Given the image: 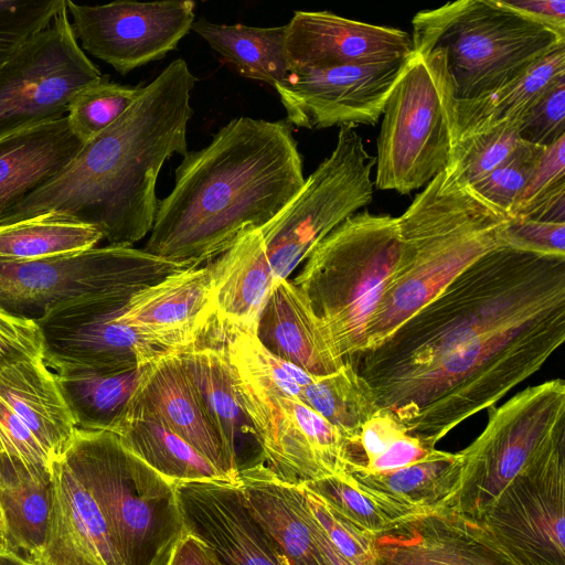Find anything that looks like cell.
I'll return each instance as SVG.
<instances>
[{"mask_svg": "<svg viewBox=\"0 0 565 565\" xmlns=\"http://www.w3.org/2000/svg\"><path fill=\"white\" fill-rule=\"evenodd\" d=\"M565 341V255L498 247L351 364L430 446L494 406Z\"/></svg>", "mask_w": 565, "mask_h": 565, "instance_id": "1", "label": "cell"}, {"mask_svg": "<svg viewBox=\"0 0 565 565\" xmlns=\"http://www.w3.org/2000/svg\"><path fill=\"white\" fill-rule=\"evenodd\" d=\"M198 78L177 58L110 127L83 145L47 183L0 218V226L39 216L72 218L97 227L108 245L132 246L152 228L156 185L163 163L185 156Z\"/></svg>", "mask_w": 565, "mask_h": 565, "instance_id": "2", "label": "cell"}, {"mask_svg": "<svg viewBox=\"0 0 565 565\" xmlns=\"http://www.w3.org/2000/svg\"><path fill=\"white\" fill-rule=\"evenodd\" d=\"M174 177L143 249L196 267L270 222L306 181L291 125L243 116L188 151Z\"/></svg>", "mask_w": 565, "mask_h": 565, "instance_id": "3", "label": "cell"}, {"mask_svg": "<svg viewBox=\"0 0 565 565\" xmlns=\"http://www.w3.org/2000/svg\"><path fill=\"white\" fill-rule=\"evenodd\" d=\"M508 221L448 167L439 172L397 217L402 260L364 350L383 342L480 257L504 246Z\"/></svg>", "mask_w": 565, "mask_h": 565, "instance_id": "4", "label": "cell"}, {"mask_svg": "<svg viewBox=\"0 0 565 565\" xmlns=\"http://www.w3.org/2000/svg\"><path fill=\"white\" fill-rule=\"evenodd\" d=\"M401 260L397 217L363 211L329 233L292 280L345 363L364 351L370 323Z\"/></svg>", "mask_w": 565, "mask_h": 565, "instance_id": "5", "label": "cell"}, {"mask_svg": "<svg viewBox=\"0 0 565 565\" xmlns=\"http://www.w3.org/2000/svg\"><path fill=\"white\" fill-rule=\"evenodd\" d=\"M61 458L100 507L124 565H166L185 532L175 483L111 431L77 428Z\"/></svg>", "mask_w": 565, "mask_h": 565, "instance_id": "6", "label": "cell"}, {"mask_svg": "<svg viewBox=\"0 0 565 565\" xmlns=\"http://www.w3.org/2000/svg\"><path fill=\"white\" fill-rule=\"evenodd\" d=\"M413 49L443 47L457 99L490 94L565 43L499 0H459L413 18Z\"/></svg>", "mask_w": 565, "mask_h": 565, "instance_id": "7", "label": "cell"}, {"mask_svg": "<svg viewBox=\"0 0 565 565\" xmlns=\"http://www.w3.org/2000/svg\"><path fill=\"white\" fill-rule=\"evenodd\" d=\"M455 104L445 50L413 49L384 107L377 189L407 194L448 167L456 143Z\"/></svg>", "mask_w": 565, "mask_h": 565, "instance_id": "8", "label": "cell"}, {"mask_svg": "<svg viewBox=\"0 0 565 565\" xmlns=\"http://www.w3.org/2000/svg\"><path fill=\"white\" fill-rule=\"evenodd\" d=\"M565 436V382L529 386L488 408L481 434L459 451L461 470L449 508L479 522L501 491L542 450Z\"/></svg>", "mask_w": 565, "mask_h": 565, "instance_id": "9", "label": "cell"}, {"mask_svg": "<svg viewBox=\"0 0 565 565\" xmlns=\"http://www.w3.org/2000/svg\"><path fill=\"white\" fill-rule=\"evenodd\" d=\"M375 163L354 127H340L331 154L306 179L294 200L259 228L274 285L288 279L329 233L371 203Z\"/></svg>", "mask_w": 565, "mask_h": 565, "instance_id": "10", "label": "cell"}, {"mask_svg": "<svg viewBox=\"0 0 565 565\" xmlns=\"http://www.w3.org/2000/svg\"><path fill=\"white\" fill-rule=\"evenodd\" d=\"M189 267L196 266L114 245L29 262H0V307L35 320L49 308L78 297L134 296Z\"/></svg>", "mask_w": 565, "mask_h": 565, "instance_id": "11", "label": "cell"}, {"mask_svg": "<svg viewBox=\"0 0 565 565\" xmlns=\"http://www.w3.org/2000/svg\"><path fill=\"white\" fill-rule=\"evenodd\" d=\"M102 77L65 7L0 66V137L64 117L74 95Z\"/></svg>", "mask_w": 565, "mask_h": 565, "instance_id": "12", "label": "cell"}, {"mask_svg": "<svg viewBox=\"0 0 565 565\" xmlns=\"http://www.w3.org/2000/svg\"><path fill=\"white\" fill-rule=\"evenodd\" d=\"M479 523L518 565H565V436L511 480Z\"/></svg>", "mask_w": 565, "mask_h": 565, "instance_id": "13", "label": "cell"}, {"mask_svg": "<svg viewBox=\"0 0 565 565\" xmlns=\"http://www.w3.org/2000/svg\"><path fill=\"white\" fill-rule=\"evenodd\" d=\"M231 372L267 462L263 465L274 476L290 484L344 476L350 441L335 426L301 401L259 387L232 369Z\"/></svg>", "mask_w": 565, "mask_h": 565, "instance_id": "14", "label": "cell"}, {"mask_svg": "<svg viewBox=\"0 0 565 565\" xmlns=\"http://www.w3.org/2000/svg\"><path fill=\"white\" fill-rule=\"evenodd\" d=\"M72 30L87 54L125 75L177 49L194 22L191 0L115 1L89 6L66 0Z\"/></svg>", "mask_w": 565, "mask_h": 565, "instance_id": "15", "label": "cell"}, {"mask_svg": "<svg viewBox=\"0 0 565 565\" xmlns=\"http://www.w3.org/2000/svg\"><path fill=\"white\" fill-rule=\"evenodd\" d=\"M131 297L90 295L45 310L34 320L41 331L45 364L52 370L58 366L128 370L163 351L118 320Z\"/></svg>", "mask_w": 565, "mask_h": 565, "instance_id": "16", "label": "cell"}, {"mask_svg": "<svg viewBox=\"0 0 565 565\" xmlns=\"http://www.w3.org/2000/svg\"><path fill=\"white\" fill-rule=\"evenodd\" d=\"M406 60L296 70L274 88L290 125L308 129L375 125Z\"/></svg>", "mask_w": 565, "mask_h": 565, "instance_id": "17", "label": "cell"}, {"mask_svg": "<svg viewBox=\"0 0 565 565\" xmlns=\"http://www.w3.org/2000/svg\"><path fill=\"white\" fill-rule=\"evenodd\" d=\"M184 531L201 540L222 565H290L252 513L239 484L175 483Z\"/></svg>", "mask_w": 565, "mask_h": 565, "instance_id": "18", "label": "cell"}, {"mask_svg": "<svg viewBox=\"0 0 565 565\" xmlns=\"http://www.w3.org/2000/svg\"><path fill=\"white\" fill-rule=\"evenodd\" d=\"M125 418L162 424L231 482L239 483V475L231 467L202 396L178 351H160L142 365Z\"/></svg>", "mask_w": 565, "mask_h": 565, "instance_id": "19", "label": "cell"}, {"mask_svg": "<svg viewBox=\"0 0 565 565\" xmlns=\"http://www.w3.org/2000/svg\"><path fill=\"white\" fill-rule=\"evenodd\" d=\"M375 547L379 565H518L479 522L449 507L396 520Z\"/></svg>", "mask_w": 565, "mask_h": 565, "instance_id": "20", "label": "cell"}, {"mask_svg": "<svg viewBox=\"0 0 565 565\" xmlns=\"http://www.w3.org/2000/svg\"><path fill=\"white\" fill-rule=\"evenodd\" d=\"M211 263L173 273L135 294L118 320L163 351H181L214 321Z\"/></svg>", "mask_w": 565, "mask_h": 565, "instance_id": "21", "label": "cell"}, {"mask_svg": "<svg viewBox=\"0 0 565 565\" xmlns=\"http://www.w3.org/2000/svg\"><path fill=\"white\" fill-rule=\"evenodd\" d=\"M286 25L290 72L386 63L407 58L413 52L412 36L401 29L329 11H295Z\"/></svg>", "mask_w": 565, "mask_h": 565, "instance_id": "22", "label": "cell"}, {"mask_svg": "<svg viewBox=\"0 0 565 565\" xmlns=\"http://www.w3.org/2000/svg\"><path fill=\"white\" fill-rule=\"evenodd\" d=\"M52 511L39 565H124L97 501L62 459L52 462Z\"/></svg>", "mask_w": 565, "mask_h": 565, "instance_id": "23", "label": "cell"}, {"mask_svg": "<svg viewBox=\"0 0 565 565\" xmlns=\"http://www.w3.org/2000/svg\"><path fill=\"white\" fill-rule=\"evenodd\" d=\"M256 338L274 355L320 377L344 365L328 329L292 280L274 285Z\"/></svg>", "mask_w": 565, "mask_h": 565, "instance_id": "24", "label": "cell"}, {"mask_svg": "<svg viewBox=\"0 0 565 565\" xmlns=\"http://www.w3.org/2000/svg\"><path fill=\"white\" fill-rule=\"evenodd\" d=\"M211 266L215 312L212 329L217 334L256 335L259 315L274 287L260 230L244 233Z\"/></svg>", "mask_w": 565, "mask_h": 565, "instance_id": "25", "label": "cell"}, {"mask_svg": "<svg viewBox=\"0 0 565 565\" xmlns=\"http://www.w3.org/2000/svg\"><path fill=\"white\" fill-rule=\"evenodd\" d=\"M82 146L66 116L0 137V218L63 170Z\"/></svg>", "mask_w": 565, "mask_h": 565, "instance_id": "26", "label": "cell"}, {"mask_svg": "<svg viewBox=\"0 0 565 565\" xmlns=\"http://www.w3.org/2000/svg\"><path fill=\"white\" fill-rule=\"evenodd\" d=\"M238 484L252 513L290 565H327L301 484L279 480L263 462L241 469Z\"/></svg>", "mask_w": 565, "mask_h": 565, "instance_id": "27", "label": "cell"}, {"mask_svg": "<svg viewBox=\"0 0 565 565\" xmlns=\"http://www.w3.org/2000/svg\"><path fill=\"white\" fill-rule=\"evenodd\" d=\"M43 358L22 360L0 370V397L53 462L65 452L77 428L55 374Z\"/></svg>", "mask_w": 565, "mask_h": 565, "instance_id": "28", "label": "cell"}, {"mask_svg": "<svg viewBox=\"0 0 565 565\" xmlns=\"http://www.w3.org/2000/svg\"><path fill=\"white\" fill-rule=\"evenodd\" d=\"M460 470L459 452L439 450L427 460L391 472L344 476L395 521L447 507L457 490Z\"/></svg>", "mask_w": 565, "mask_h": 565, "instance_id": "29", "label": "cell"}, {"mask_svg": "<svg viewBox=\"0 0 565 565\" xmlns=\"http://www.w3.org/2000/svg\"><path fill=\"white\" fill-rule=\"evenodd\" d=\"M178 352L202 396L231 467L239 475L238 436L255 438V434L239 403L222 340L210 331L202 341Z\"/></svg>", "mask_w": 565, "mask_h": 565, "instance_id": "30", "label": "cell"}, {"mask_svg": "<svg viewBox=\"0 0 565 565\" xmlns=\"http://www.w3.org/2000/svg\"><path fill=\"white\" fill-rule=\"evenodd\" d=\"M565 76V43L503 87L455 104V141L504 122L519 124L547 87Z\"/></svg>", "mask_w": 565, "mask_h": 565, "instance_id": "31", "label": "cell"}, {"mask_svg": "<svg viewBox=\"0 0 565 565\" xmlns=\"http://www.w3.org/2000/svg\"><path fill=\"white\" fill-rule=\"evenodd\" d=\"M142 365L116 371L83 366L53 369L76 428L114 433L137 387Z\"/></svg>", "mask_w": 565, "mask_h": 565, "instance_id": "32", "label": "cell"}, {"mask_svg": "<svg viewBox=\"0 0 565 565\" xmlns=\"http://www.w3.org/2000/svg\"><path fill=\"white\" fill-rule=\"evenodd\" d=\"M191 29L244 77L275 87L290 72L287 25L218 24L201 18Z\"/></svg>", "mask_w": 565, "mask_h": 565, "instance_id": "33", "label": "cell"}, {"mask_svg": "<svg viewBox=\"0 0 565 565\" xmlns=\"http://www.w3.org/2000/svg\"><path fill=\"white\" fill-rule=\"evenodd\" d=\"M7 550L29 565H39L46 544L52 511L50 476H32L13 467L12 478L0 487Z\"/></svg>", "mask_w": 565, "mask_h": 565, "instance_id": "34", "label": "cell"}, {"mask_svg": "<svg viewBox=\"0 0 565 565\" xmlns=\"http://www.w3.org/2000/svg\"><path fill=\"white\" fill-rule=\"evenodd\" d=\"M114 434L128 451L172 483L230 481L185 440L156 420L125 418Z\"/></svg>", "mask_w": 565, "mask_h": 565, "instance_id": "35", "label": "cell"}, {"mask_svg": "<svg viewBox=\"0 0 565 565\" xmlns=\"http://www.w3.org/2000/svg\"><path fill=\"white\" fill-rule=\"evenodd\" d=\"M299 401L335 426L351 445L358 446L363 425L380 411L370 386L351 363L315 377L302 387Z\"/></svg>", "mask_w": 565, "mask_h": 565, "instance_id": "36", "label": "cell"}, {"mask_svg": "<svg viewBox=\"0 0 565 565\" xmlns=\"http://www.w3.org/2000/svg\"><path fill=\"white\" fill-rule=\"evenodd\" d=\"M102 232L83 222L39 216L0 226V262H29L96 247Z\"/></svg>", "mask_w": 565, "mask_h": 565, "instance_id": "37", "label": "cell"}, {"mask_svg": "<svg viewBox=\"0 0 565 565\" xmlns=\"http://www.w3.org/2000/svg\"><path fill=\"white\" fill-rule=\"evenodd\" d=\"M141 90V86L121 85L103 75L71 99L65 116L72 134L87 143L118 120Z\"/></svg>", "mask_w": 565, "mask_h": 565, "instance_id": "38", "label": "cell"}, {"mask_svg": "<svg viewBox=\"0 0 565 565\" xmlns=\"http://www.w3.org/2000/svg\"><path fill=\"white\" fill-rule=\"evenodd\" d=\"M518 125L504 122L458 140L448 168L465 184L471 185L501 164L519 146Z\"/></svg>", "mask_w": 565, "mask_h": 565, "instance_id": "39", "label": "cell"}, {"mask_svg": "<svg viewBox=\"0 0 565 565\" xmlns=\"http://www.w3.org/2000/svg\"><path fill=\"white\" fill-rule=\"evenodd\" d=\"M544 149L521 140L501 164L470 186L492 206L510 216Z\"/></svg>", "mask_w": 565, "mask_h": 565, "instance_id": "40", "label": "cell"}, {"mask_svg": "<svg viewBox=\"0 0 565 565\" xmlns=\"http://www.w3.org/2000/svg\"><path fill=\"white\" fill-rule=\"evenodd\" d=\"M302 486L348 521L374 536L384 533L396 522L347 476H330Z\"/></svg>", "mask_w": 565, "mask_h": 565, "instance_id": "41", "label": "cell"}, {"mask_svg": "<svg viewBox=\"0 0 565 565\" xmlns=\"http://www.w3.org/2000/svg\"><path fill=\"white\" fill-rule=\"evenodd\" d=\"M66 7V0H0V66Z\"/></svg>", "mask_w": 565, "mask_h": 565, "instance_id": "42", "label": "cell"}, {"mask_svg": "<svg viewBox=\"0 0 565 565\" xmlns=\"http://www.w3.org/2000/svg\"><path fill=\"white\" fill-rule=\"evenodd\" d=\"M302 488L309 511L337 551L352 565H379L375 536L348 521L303 486Z\"/></svg>", "mask_w": 565, "mask_h": 565, "instance_id": "43", "label": "cell"}, {"mask_svg": "<svg viewBox=\"0 0 565 565\" xmlns=\"http://www.w3.org/2000/svg\"><path fill=\"white\" fill-rule=\"evenodd\" d=\"M565 198V136L545 147L509 217H530L536 210Z\"/></svg>", "mask_w": 565, "mask_h": 565, "instance_id": "44", "label": "cell"}, {"mask_svg": "<svg viewBox=\"0 0 565 565\" xmlns=\"http://www.w3.org/2000/svg\"><path fill=\"white\" fill-rule=\"evenodd\" d=\"M522 141L548 147L565 136V76L553 82L518 125Z\"/></svg>", "mask_w": 565, "mask_h": 565, "instance_id": "45", "label": "cell"}, {"mask_svg": "<svg viewBox=\"0 0 565 565\" xmlns=\"http://www.w3.org/2000/svg\"><path fill=\"white\" fill-rule=\"evenodd\" d=\"M0 444L13 467L32 476H50L52 461L38 439L0 397Z\"/></svg>", "mask_w": 565, "mask_h": 565, "instance_id": "46", "label": "cell"}, {"mask_svg": "<svg viewBox=\"0 0 565 565\" xmlns=\"http://www.w3.org/2000/svg\"><path fill=\"white\" fill-rule=\"evenodd\" d=\"M39 356L44 353L38 323L0 307V370Z\"/></svg>", "mask_w": 565, "mask_h": 565, "instance_id": "47", "label": "cell"}, {"mask_svg": "<svg viewBox=\"0 0 565 565\" xmlns=\"http://www.w3.org/2000/svg\"><path fill=\"white\" fill-rule=\"evenodd\" d=\"M505 245L543 254L565 255V223L509 217Z\"/></svg>", "mask_w": 565, "mask_h": 565, "instance_id": "48", "label": "cell"}, {"mask_svg": "<svg viewBox=\"0 0 565 565\" xmlns=\"http://www.w3.org/2000/svg\"><path fill=\"white\" fill-rule=\"evenodd\" d=\"M438 451L439 449L420 438L404 434L380 455L366 460L361 467L347 471L345 475L350 472L386 473L427 460Z\"/></svg>", "mask_w": 565, "mask_h": 565, "instance_id": "49", "label": "cell"}, {"mask_svg": "<svg viewBox=\"0 0 565 565\" xmlns=\"http://www.w3.org/2000/svg\"><path fill=\"white\" fill-rule=\"evenodd\" d=\"M404 434L408 433L403 423L390 412L379 411L362 427L360 435L361 461L354 468L361 467L366 460L380 455Z\"/></svg>", "mask_w": 565, "mask_h": 565, "instance_id": "50", "label": "cell"}, {"mask_svg": "<svg viewBox=\"0 0 565 565\" xmlns=\"http://www.w3.org/2000/svg\"><path fill=\"white\" fill-rule=\"evenodd\" d=\"M502 6L540 24L554 33L565 36L564 0H499Z\"/></svg>", "mask_w": 565, "mask_h": 565, "instance_id": "51", "label": "cell"}, {"mask_svg": "<svg viewBox=\"0 0 565 565\" xmlns=\"http://www.w3.org/2000/svg\"><path fill=\"white\" fill-rule=\"evenodd\" d=\"M166 565H222L201 540L184 532Z\"/></svg>", "mask_w": 565, "mask_h": 565, "instance_id": "52", "label": "cell"}, {"mask_svg": "<svg viewBox=\"0 0 565 565\" xmlns=\"http://www.w3.org/2000/svg\"><path fill=\"white\" fill-rule=\"evenodd\" d=\"M306 500V499H305ZM307 504V503H306ZM309 510V509H308ZM309 521L315 539L323 554L327 565H352L331 544L326 533L309 511Z\"/></svg>", "mask_w": 565, "mask_h": 565, "instance_id": "53", "label": "cell"}, {"mask_svg": "<svg viewBox=\"0 0 565 565\" xmlns=\"http://www.w3.org/2000/svg\"><path fill=\"white\" fill-rule=\"evenodd\" d=\"M13 476V466L6 456L0 444V487L4 486Z\"/></svg>", "mask_w": 565, "mask_h": 565, "instance_id": "54", "label": "cell"}, {"mask_svg": "<svg viewBox=\"0 0 565 565\" xmlns=\"http://www.w3.org/2000/svg\"><path fill=\"white\" fill-rule=\"evenodd\" d=\"M0 565H29L26 562L21 559L20 557L9 553V552H0Z\"/></svg>", "mask_w": 565, "mask_h": 565, "instance_id": "55", "label": "cell"}, {"mask_svg": "<svg viewBox=\"0 0 565 565\" xmlns=\"http://www.w3.org/2000/svg\"><path fill=\"white\" fill-rule=\"evenodd\" d=\"M0 552H8L7 543H6V534H4V524L3 518L0 510Z\"/></svg>", "mask_w": 565, "mask_h": 565, "instance_id": "56", "label": "cell"}]
</instances>
